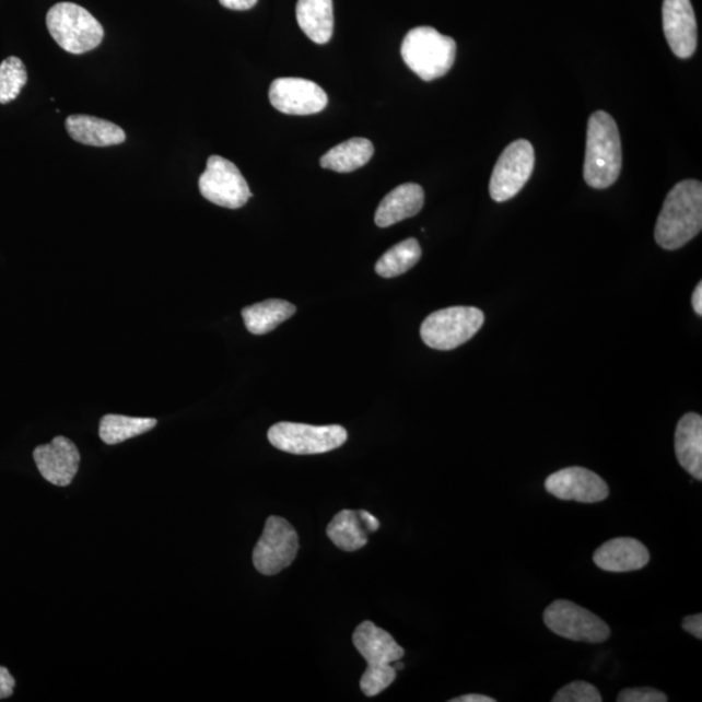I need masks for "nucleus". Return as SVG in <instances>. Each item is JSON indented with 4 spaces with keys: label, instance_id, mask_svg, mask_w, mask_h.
<instances>
[{
    "label": "nucleus",
    "instance_id": "4",
    "mask_svg": "<svg viewBox=\"0 0 702 702\" xmlns=\"http://www.w3.org/2000/svg\"><path fill=\"white\" fill-rule=\"evenodd\" d=\"M46 25L55 43L73 55L94 50L105 37L98 20L84 7L70 2L52 5L47 12Z\"/></svg>",
    "mask_w": 702,
    "mask_h": 702
},
{
    "label": "nucleus",
    "instance_id": "7",
    "mask_svg": "<svg viewBox=\"0 0 702 702\" xmlns=\"http://www.w3.org/2000/svg\"><path fill=\"white\" fill-rule=\"evenodd\" d=\"M300 540L297 531L284 518L270 516L264 534L253 552L254 568L258 573L272 576L291 566L297 557Z\"/></svg>",
    "mask_w": 702,
    "mask_h": 702
},
{
    "label": "nucleus",
    "instance_id": "18",
    "mask_svg": "<svg viewBox=\"0 0 702 702\" xmlns=\"http://www.w3.org/2000/svg\"><path fill=\"white\" fill-rule=\"evenodd\" d=\"M68 134L75 142L87 147H115L126 141L127 136L116 124L89 115H72L66 121Z\"/></svg>",
    "mask_w": 702,
    "mask_h": 702
},
{
    "label": "nucleus",
    "instance_id": "5",
    "mask_svg": "<svg viewBox=\"0 0 702 702\" xmlns=\"http://www.w3.org/2000/svg\"><path fill=\"white\" fill-rule=\"evenodd\" d=\"M485 316L477 307L456 306L438 309L423 321L421 336L426 347L452 350L471 340L483 327Z\"/></svg>",
    "mask_w": 702,
    "mask_h": 702
},
{
    "label": "nucleus",
    "instance_id": "32",
    "mask_svg": "<svg viewBox=\"0 0 702 702\" xmlns=\"http://www.w3.org/2000/svg\"><path fill=\"white\" fill-rule=\"evenodd\" d=\"M358 513H360L364 528H366L367 533H376L377 529L381 528V522H378L373 514L367 511H360Z\"/></svg>",
    "mask_w": 702,
    "mask_h": 702
},
{
    "label": "nucleus",
    "instance_id": "33",
    "mask_svg": "<svg viewBox=\"0 0 702 702\" xmlns=\"http://www.w3.org/2000/svg\"><path fill=\"white\" fill-rule=\"evenodd\" d=\"M451 702H495V700L484 694H465V697L452 699Z\"/></svg>",
    "mask_w": 702,
    "mask_h": 702
},
{
    "label": "nucleus",
    "instance_id": "16",
    "mask_svg": "<svg viewBox=\"0 0 702 702\" xmlns=\"http://www.w3.org/2000/svg\"><path fill=\"white\" fill-rule=\"evenodd\" d=\"M650 552L642 541L632 538L609 540L594 554V562L608 573H630L642 570L650 563Z\"/></svg>",
    "mask_w": 702,
    "mask_h": 702
},
{
    "label": "nucleus",
    "instance_id": "17",
    "mask_svg": "<svg viewBox=\"0 0 702 702\" xmlns=\"http://www.w3.org/2000/svg\"><path fill=\"white\" fill-rule=\"evenodd\" d=\"M424 206V190L418 184L399 185L383 199L375 213V223L381 229L418 215Z\"/></svg>",
    "mask_w": 702,
    "mask_h": 702
},
{
    "label": "nucleus",
    "instance_id": "8",
    "mask_svg": "<svg viewBox=\"0 0 702 702\" xmlns=\"http://www.w3.org/2000/svg\"><path fill=\"white\" fill-rule=\"evenodd\" d=\"M547 628L573 642L600 644L610 637L607 623L594 612L568 600H557L543 611Z\"/></svg>",
    "mask_w": 702,
    "mask_h": 702
},
{
    "label": "nucleus",
    "instance_id": "30",
    "mask_svg": "<svg viewBox=\"0 0 702 702\" xmlns=\"http://www.w3.org/2000/svg\"><path fill=\"white\" fill-rule=\"evenodd\" d=\"M683 630L699 640L702 639V616L693 615L683 619Z\"/></svg>",
    "mask_w": 702,
    "mask_h": 702
},
{
    "label": "nucleus",
    "instance_id": "34",
    "mask_svg": "<svg viewBox=\"0 0 702 702\" xmlns=\"http://www.w3.org/2000/svg\"><path fill=\"white\" fill-rule=\"evenodd\" d=\"M692 306H693L694 313L701 316L702 315V282H699V285L697 286V289H694V292L692 295Z\"/></svg>",
    "mask_w": 702,
    "mask_h": 702
},
{
    "label": "nucleus",
    "instance_id": "10",
    "mask_svg": "<svg viewBox=\"0 0 702 702\" xmlns=\"http://www.w3.org/2000/svg\"><path fill=\"white\" fill-rule=\"evenodd\" d=\"M535 167L531 142L516 140L504 150L494 165L490 183L493 201L506 202L525 188Z\"/></svg>",
    "mask_w": 702,
    "mask_h": 702
},
{
    "label": "nucleus",
    "instance_id": "3",
    "mask_svg": "<svg viewBox=\"0 0 702 702\" xmlns=\"http://www.w3.org/2000/svg\"><path fill=\"white\" fill-rule=\"evenodd\" d=\"M402 59L424 81L443 78L456 61L457 44L431 26H418L406 34Z\"/></svg>",
    "mask_w": 702,
    "mask_h": 702
},
{
    "label": "nucleus",
    "instance_id": "6",
    "mask_svg": "<svg viewBox=\"0 0 702 702\" xmlns=\"http://www.w3.org/2000/svg\"><path fill=\"white\" fill-rule=\"evenodd\" d=\"M268 440L277 449L312 456L337 449L347 443L348 432L341 425H309L281 422L268 431Z\"/></svg>",
    "mask_w": 702,
    "mask_h": 702
},
{
    "label": "nucleus",
    "instance_id": "19",
    "mask_svg": "<svg viewBox=\"0 0 702 702\" xmlns=\"http://www.w3.org/2000/svg\"><path fill=\"white\" fill-rule=\"evenodd\" d=\"M678 463L694 479L702 480V418L688 412L680 419L676 431Z\"/></svg>",
    "mask_w": 702,
    "mask_h": 702
},
{
    "label": "nucleus",
    "instance_id": "25",
    "mask_svg": "<svg viewBox=\"0 0 702 702\" xmlns=\"http://www.w3.org/2000/svg\"><path fill=\"white\" fill-rule=\"evenodd\" d=\"M421 258L422 247L418 239L408 238L383 254V257L377 260L375 271L378 277L385 279L401 277L411 270Z\"/></svg>",
    "mask_w": 702,
    "mask_h": 702
},
{
    "label": "nucleus",
    "instance_id": "13",
    "mask_svg": "<svg viewBox=\"0 0 702 702\" xmlns=\"http://www.w3.org/2000/svg\"><path fill=\"white\" fill-rule=\"evenodd\" d=\"M33 458L44 479L57 487L72 483L81 460L78 446L65 436H57L50 444L37 446Z\"/></svg>",
    "mask_w": 702,
    "mask_h": 702
},
{
    "label": "nucleus",
    "instance_id": "2",
    "mask_svg": "<svg viewBox=\"0 0 702 702\" xmlns=\"http://www.w3.org/2000/svg\"><path fill=\"white\" fill-rule=\"evenodd\" d=\"M622 171V143L617 122L605 112L589 117L584 180L594 189H607Z\"/></svg>",
    "mask_w": 702,
    "mask_h": 702
},
{
    "label": "nucleus",
    "instance_id": "20",
    "mask_svg": "<svg viewBox=\"0 0 702 702\" xmlns=\"http://www.w3.org/2000/svg\"><path fill=\"white\" fill-rule=\"evenodd\" d=\"M297 22L306 36L318 45H326L334 36L332 0H299Z\"/></svg>",
    "mask_w": 702,
    "mask_h": 702
},
{
    "label": "nucleus",
    "instance_id": "24",
    "mask_svg": "<svg viewBox=\"0 0 702 702\" xmlns=\"http://www.w3.org/2000/svg\"><path fill=\"white\" fill-rule=\"evenodd\" d=\"M156 424L157 421L153 418L108 414L102 418L100 437L107 445L121 444L155 429Z\"/></svg>",
    "mask_w": 702,
    "mask_h": 702
},
{
    "label": "nucleus",
    "instance_id": "23",
    "mask_svg": "<svg viewBox=\"0 0 702 702\" xmlns=\"http://www.w3.org/2000/svg\"><path fill=\"white\" fill-rule=\"evenodd\" d=\"M327 535L329 540L343 552H356L368 542L361 515L354 511H342L336 514L327 527Z\"/></svg>",
    "mask_w": 702,
    "mask_h": 702
},
{
    "label": "nucleus",
    "instance_id": "15",
    "mask_svg": "<svg viewBox=\"0 0 702 702\" xmlns=\"http://www.w3.org/2000/svg\"><path fill=\"white\" fill-rule=\"evenodd\" d=\"M353 643L360 655L367 660V669L388 667L405 656V650L397 644L394 636L370 621L358 625L353 633Z\"/></svg>",
    "mask_w": 702,
    "mask_h": 702
},
{
    "label": "nucleus",
    "instance_id": "26",
    "mask_svg": "<svg viewBox=\"0 0 702 702\" xmlns=\"http://www.w3.org/2000/svg\"><path fill=\"white\" fill-rule=\"evenodd\" d=\"M27 82L26 68L22 60L10 57L0 65V103L15 101Z\"/></svg>",
    "mask_w": 702,
    "mask_h": 702
},
{
    "label": "nucleus",
    "instance_id": "22",
    "mask_svg": "<svg viewBox=\"0 0 702 702\" xmlns=\"http://www.w3.org/2000/svg\"><path fill=\"white\" fill-rule=\"evenodd\" d=\"M297 312L294 305L284 300H267L259 304L245 307L243 318L247 330L253 335L272 332Z\"/></svg>",
    "mask_w": 702,
    "mask_h": 702
},
{
    "label": "nucleus",
    "instance_id": "11",
    "mask_svg": "<svg viewBox=\"0 0 702 702\" xmlns=\"http://www.w3.org/2000/svg\"><path fill=\"white\" fill-rule=\"evenodd\" d=\"M270 101L278 112L300 116L321 113L328 105L327 93L318 84L297 78L274 80L270 87Z\"/></svg>",
    "mask_w": 702,
    "mask_h": 702
},
{
    "label": "nucleus",
    "instance_id": "21",
    "mask_svg": "<svg viewBox=\"0 0 702 702\" xmlns=\"http://www.w3.org/2000/svg\"><path fill=\"white\" fill-rule=\"evenodd\" d=\"M374 153L373 142L367 139H351L330 149L321 156L320 165L339 174H350L366 165Z\"/></svg>",
    "mask_w": 702,
    "mask_h": 702
},
{
    "label": "nucleus",
    "instance_id": "9",
    "mask_svg": "<svg viewBox=\"0 0 702 702\" xmlns=\"http://www.w3.org/2000/svg\"><path fill=\"white\" fill-rule=\"evenodd\" d=\"M199 191L211 203L231 210L243 208L253 196L237 165L219 155L209 157L199 177Z\"/></svg>",
    "mask_w": 702,
    "mask_h": 702
},
{
    "label": "nucleus",
    "instance_id": "14",
    "mask_svg": "<svg viewBox=\"0 0 702 702\" xmlns=\"http://www.w3.org/2000/svg\"><path fill=\"white\" fill-rule=\"evenodd\" d=\"M664 32L680 59L691 58L698 47V23L691 0H664Z\"/></svg>",
    "mask_w": 702,
    "mask_h": 702
},
{
    "label": "nucleus",
    "instance_id": "28",
    "mask_svg": "<svg viewBox=\"0 0 702 702\" xmlns=\"http://www.w3.org/2000/svg\"><path fill=\"white\" fill-rule=\"evenodd\" d=\"M669 698L656 688H625L618 694V702H666Z\"/></svg>",
    "mask_w": 702,
    "mask_h": 702
},
{
    "label": "nucleus",
    "instance_id": "1",
    "mask_svg": "<svg viewBox=\"0 0 702 702\" xmlns=\"http://www.w3.org/2000/svg\"><path fill=\"white\" fill-rule=\"evenodd\" d=\"M702 230V184L685 180L667 195L656 223L655 238L665 250H677Z\"/></svg>",
    "mask_w": 702,
    "mask_h": 702
},
{
    "label": "nucleus",
    "instance_id": "29",
    "mask_svg": "<svg viewBox=\"0 0 702 702\" xmlns=\"http://www.w3.org/2000/svg\"><path fill=\"white\" fill-rule=\"evenodd\" d=\"M16 681L11 676L9 669L0 666V700L9 699L12 697L13 688H15Z\"/></svg>",
    "mask_w": 702,
    "mask_h": 702
},
{
    "label": "nucleus",
    "instance_id": "27",
    "mask_svg": "<svg viewBox=\"0 0 702 702\" xmlns=\"http://www.w3.org/2000/svg\"><path fill=\"white\" fill-rule=\"evenodd\" d=\"M553 702H601L600 691L588 681L576 680L561 688L552 700Z\"/></svg>",
    "mask_w": 702,
    "mask_h": 702
},
{
    "label": "nucleus",
    "instance_id": "31",
    "mask_svg": "<svg viewBox=\"0 0 702 702\" xmlns=\"http://www.w3.org/2000/svg\"><path fill=\"white\" fill-rule=\"evenodd\" d=\"M219 2L229 10L247 11L251 10L258 3V0H219Z\"/></svg>",
    "mask_w": 702,
    "mask_h": 702
},
{
    "label": "nucleus",
    "instance_id": "35",
    "mask_svg": "<svg viewBox=\"0 0 702 702\" xmlns=\"http://www.w3.org/2000/svg\"><path fill=\"white\" fill-rule=\"evenodd\" d=\"M395 669H396V670H401V669H403V665H402V664H399V663H398V660H397V664H396V666H395Z\"/></svg>",
    "mask_w": 702,
    "mask_h": 702
},
{
    "label": "nucleus",
    "instance_id": "12",
    "mask_svg": "<svg viewBox=\"0 0 702 702\" xmlns=\"http://www.w3.org/2000/svg\"><path fill=\"white\" fill-rule=\"evenodd\" d=\"M546 490L554 498L563 501L595 504L608 499L607 481L588 468L568 467L549 475Z\"/></svg>",
    "mask_w": 702,
    "mask_h": 702
}]
</instances>
